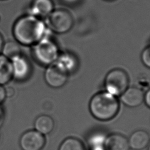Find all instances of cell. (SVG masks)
Wrapping results in <instances>:
<instances>
[{
    "label": "cell",
    "instance_id": "603a6c76",
    "mask_svg": "<svg viewBox=\"0 0 150 150\" xmlns=\"http://www.w3.org/2000/svg\"><path fill=\"white\" fill-rule=\"evenodd\" d=\"M4 118H5V114L3 108L0 105V127L2 125L4 122Z\"/></svg>",
    "mask_w": 150,
    "mask_h": 150
},
{
    "label": "cell",
    "instance_id": "3957f363",
    "mask_svg": "<svg viewBox=\"0 0 150 150\" xmlns=\"http://www.w3.org/2000/svg\"><path fill=\"white\" fill-rule=\"evenodd\" d=\"M33 54L38 62L47 66L56 61L60 52L57 45L46 36L33 45Z\"/></svg>",
    "mask_w": 150,
    "mask_h": 150
},
{
    "label": "cell",
    "instance_id": "8992f818",
    "mask_svg": "<svg viewBox=\"0 0 150 150\" xmlns=\"http://www.w3.org/2000/svg\"><path fill=\"white\" fill-rule=\"evenodd\" d=\"M69 74L56 62L47 66L45 72V79L51 87L60 88L67 82Z\"/></svg>",
    "mask_w": 150,
    "mask_h": 150
},
{
    "label": "cell",
    "instance_id": "7402d4cb",
    "mask_svg": "<svg viewBox=\"0 0 150 150\" xmlns=\"http://www.w3.org/2000/svg\"><path fill=\"white\" fill-rule=\"evenodd\" d=\"M6 97V89L4 87V86L0 85V104L4 101Z\"/></svg>",
    "mask_w": 150,
    "mask_h": 150
},
{
    "label": "cell",
    "instance_id": "2e32d148",
    "mask_svg": "<svg viewBox=\"0 0 150 150\" xmlns=\"http://www.w3.org/2000/svg\"><path fill=\"white\" fill-rule=\"evenodd\" d=\"M2 54L9 59L10 60L13 58L21 55V48L18 43L13 41H8L4 43Z\"/></svg>",
    "mask_w": 150,
    "mask_h": 150
},
{
    "label": "cell",
    "instance_id": "7c38bea8",
    "mask_svg": "<svg viewBox=\"0 0 150 150\" xmlns=\"http://www.w3.org/2000/svg\"><path fill=\"white\" fill-rule=\"evenodd\" d=\"M52 0H33L30 9V15L35 16H47L53 11Z\"/></svg>",
    "mask_w": 150,
    "mask_h": 150
},
{
    "label": "cell",
    "instance_id": "9c48e42d",
    "mask_svg": "<svg viewBox=\"0 0 150 150\" xmlns=\"http://www.w3.org/2000/svg\"><path fill=\"white\" fill-rule=\"evenodd\" d=\"M121 102L129 107H137L144 102V92L137 86L128 87L120 96Z\"/></svg>",
    "mask_w": 150,
    "mask_h": 150
},
{
    "label": "cell",
    "instance_id": "d4e9b609",
    "mask_svg": "<svg viewBox=\"0 0 150 150\" xmlns=\"http://www.w3.org/2000/svg\"><path fill=\"white\" fill-rule=\"evenodd\" d=\"M64 1L67 3H74L77 0H64Z\"/></svg>",
    "mask_w": 150,
    "mask_h": 150
},
{
    "label": "cell",
    "instance_id": "6da1fadb",
    "mask_svg": "<svg viewBox=\"0 0 150 150\" xmlns=\"http://www.w3.org/2000/svg\"><path fill=\"white\" fill-rule=\"evenodd\" d=\"M13 36L18 43L34 45L47 36L45 23L38 17L28 15L19 18L13 27Z\"/></svg>",
    "mask_w": 150,
    "mask_h": 150
},
{
    "label": "cell",
    "instance_id": "5bb4252c",
    "mask_svg": "<svg viewBox=\"0 0 150 150\" xmlns=\"http://www.w3.org/2000/svg\"><path fill=\"white\" fill-rule=\"evenodd\" d=\"M34 127L36 131L44 135L50 134L53 130L54 122L51 117L41 115L35 120Z\"/></svg>",
    "mask_w": 150,
    "mask_h": 150
},
{
    "label": "cell",
    "instance_id": "8fae6325",
    "mask_svg": "<svg viewBox=\"0 0 150 150\" xmlns=\"http://www.w3.org/2000/svg\"><path fill=\"white\" fill-rule=\"evenodd\" d=\"M128 140L129 148L134 150H142L149 145L150 136L146 131L139 129L134 131Z\"/></svg>",
    "mask_w": 150,
    "mask_h": 150
},
{
    "label": "cell",
    "instance_id": "9a60e30c",
    "mask_svg": "<svg viewBox=\"0 0 150 150\" xmlns=\"http://www.w3.org/2000/svg\"><path fill=\"white\" fill-rule=\"evenodd\" d=\"M13 78L11 62L9 59L0 54V85L8 83Z\"/></svg>",
    "mask_w": 150,
    "mask_h": 150
},
{
    "label": "cell",
    "instance_id": "52a82bcc",
    "mask_svg": "<svg viewBox=\"0 0 150 150\" xmlns=\"http://www.w3.org/2000/svg\"><path fill=\"white\" fill-rule=\"evenodd\" d=\"M19 143L22 150H41L45 144V138L37 131L30 130L22 134Z\"/></svg>",
    "mask_w": 150,
    "mask_h": 150
},
{
    "label": "cell",
    "instance_id": "d6986e66",
    "mask_svg": "<svg viewBox=\"0 0 150 150\" xmlns=\"http://www.w3.org/2000/svg\"><path fill=\"white\" fill-rule=\"evenodd\" d=\"M141 59L142 63L146 67L150 69V43L142 52Z\"/></svg>",
    "mask_w": 150,
    "mask_h": 150
},
{
    "label": "cell",
    "instance_id": "7a4b0ae2",
    "mask_svg": "<svg viewBox=\"0 0 150 150\" xmlns=\"http://www.w3.org/2000/svg\"><path fill=\"white\" fill-rule=\"evenodd\" d=\"M91 115L100 121H109L114 118L120 110V102L117 97L106 91L94 94L89 103Z\"/></svg>",
    "mask_w": 150,
    "mask_h": 150
},
{
    "label": "cell",
    "instance_id": "ba28073f",
    "mask_svg": "<svg viewBox=\"0 0 150 150\" xmlns=\"http://www.w3.org/2000/svg\"><path fill=\"white\" fill-rule=\"evenodd\" d=\"M13 78L18 80H23L30 75L31 66L29 60L22 56H18L11 60Z\"/></svg>",
    "mask_w": 150,
    "mask_h": 150
},
{
    "label": "cell",
    "instance_id": "ffe728a7",
    "mask_svg": "<svg viewBox=\"0 0 150 150\" xmlns=\"http://www.w3.org/2000/svg\"><path fill=\"white\" fill-rule=\"evenodd\" d=\"M138 88L141 89L142 91L147 90L150 88V81L149 80L144 77H139L137 80V86Z\"/></svg>",
    "mask_w": 150,
    "mask_h": 150
},
{
    "label": "cell",
    "instance_id": "e0dca14e",
    "mask_svg": "<svg viewBox=\"0 0 150 150\" xmlns=\"http://www.w3.org/2000/svg\"><path fill=\"white\" fill-rule=\"evenodd\" d=\"M59 150H85V148L80 139L74 137H69L62 142Z\"/></svg>",
    "mask_w": 150,
    "mask_h": 150
},
{
    "label": "cell",
    "instance_id": "30bf717a",
    "mask_svg": "<svg viewBox=\"0 0 150 150\" xmlns=\"http://www.w3.org/2000/svg\"><path fill=\"white\" fill-rule=\"evenodd\" d=\"M104 148L105 150H129L128 139L122 134L113 133L107 136Z\"/></svg>",
    "mask_w": 150,
    "mask_h": 150
},
{
    "label": "cell",
    "instance_id": "484cf974",
    "mask_svg": "<svg viewBox=\"0 0 150 150\" xmlns=\"http://www.w3.org/2000/svg\"><path fill=\"white\" fill-rule=\"evenodd\" d=\"M149 148H148V150H150V142H149Z\"/></svg>",
    "mask_w": 150,
    "mask_h": 150
},
{
    "label": "cell",
    "instance_id": "4fadbf2b",
    "mask_svg": "<svg viewBox=\"0 0 150 150\" xmlns=\"http://www.w3.org/2000/svg\"><path fill=\"white\" fill-rule=\"evenodd\" d=\"M69 74L73 73L78 67L79 62L75 55L70 52L60 53L55 62Z\"/></svg>",
    "mask_w": 150,
    "mask_h": 150
},
{
    "label": "cell",
    "instance_id": "277c9868",
    "mask_svg": "<svg viewBox=\"0 0 150 150\" xmlns=\"http://www.w3.org/2000/svg\"><path fill=\"white\" fill-rule=\"evenodd\" d=\"M73 23V18L69 11L64 9H57L46 17L45 23L52 32L63 34L71 29Z\"/></svg>",
    "mask_w": 150,
    "mask_h": 150
},
{
    "label": "cell",
    "instance_id": "5b68a950",
    "mask_svg": "<svg viewBox=\"0 0 150 150\" xmlns=\"http://www.w3.org/2000/svg\"><path fill=\"white\" fill-rule=\"evenodd\" d=\"M104 86L107 92L115 96H120L129 87V77L123 69L111 70L105 76Z\"/></svg>",
    "mask_w": 150,
    "mask_h": 150
},
{
    "label": "cell",
    "instance_id": "ac0fdd59",
    "mask_svg": "<svg viewBox=\"0 0 150 150\" xmlns=\"http://www.w3.org/2000/svg\"><path fill=\"white\" fill-rule=\"evenodd\" d=\"M107 135L101 131H97L90 135L87 143L90 148L104 146V142Z\"/></svg>",
    "mask_w": 150,
    "mask_h": 150
},
{
    "label": "cell",
    "instance_id": "cb8c5ba5",
    "mask_svg": "<svg viewBox=\"0 0 150 150\" xmlns=\"http://www.w3.org/2000/svg\"><path fill=\"white\" fill-rule=\"evenodd\" d=\"M4 40H3V38L2 36V35L0 34V54L2 52V47L4 45Z\"/></svg>",
    "mask_w": 150,
    "mask_h": 150
},
{
    "label": "cell",
    "instance_id": "44dd1931",
    "mask_svg": "<svg viewBox=\"0 0 150 150\" xmlns=\"http://www.w3.org/2000/svg\"><path fill=\"white\" fill-rule=\"evenodd\" d=\"M144 101L145 102L146 105L150 108V88H149L144 93Z\"/></svg>",
    "mask_w": 150,
    "mask_h": 150
}]
</instances>
